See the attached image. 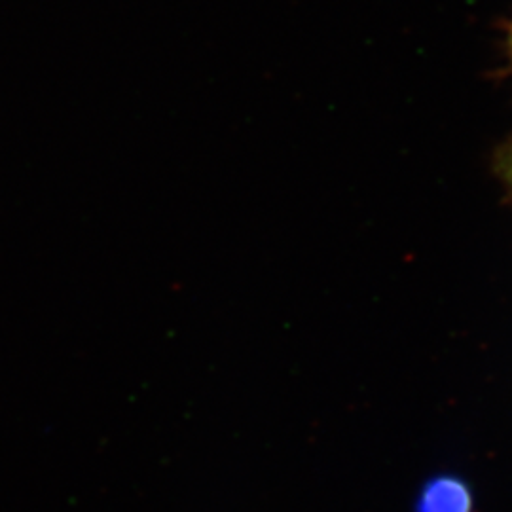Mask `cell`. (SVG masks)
<instances>
[{"mask_svg":"<svg viewBox=\"0 0 512 512\" xmlns=\"http://www.w3.org/2000/svg\"><path fill=\"white\" fill-rule=\"evenodd\" d=\"M473 495L467 484L452 476L429 482L418 497L416 512H471Z\"/></svg>","mask_w":512,"mask_h":512,"instance_id":"6da1fadb","label":"cell"},{"mask_svg":"<svg viewBox=\"0 0 512 512\" xmlns=\"http://www.w3.org/2000/svg\"><path fill=\"white\" fill-rule=\"evenodd\" d=\"M494 171L512 196V139L495 150Z\"/></svg>","mask_w":512,"mask_h":512,"instance_id":"7a4b0ae2","label":"cell"},{"mask_svg":"<svg viewBox=\"0 0 512 512\" xmlns=\"http://www.w3.org/2000/svg\"><path fill=\"white\" fill-rule=\"evenodd\" d=\"M507 57H509V67L512 73V18L507 23Z\"/></svg>","mask_w":512,"mask_h":512,"instance_id":"3957f363","label":"cell"}]
</instances>
